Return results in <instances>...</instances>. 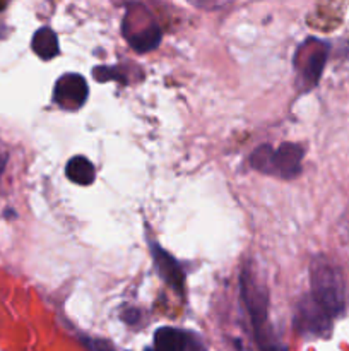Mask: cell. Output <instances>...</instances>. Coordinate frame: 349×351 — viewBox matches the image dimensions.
Segmentation results:
<instances>
[{
	"label": "cell",
	"mask_w": 349,
	"mask_h": 351,
	"mask_svg": "<svg viewBox=\"0 0 349 351\" xmlns=\"http://www.w3.org/2000/svg\"><path fill=\"white\" fill-rule=\"evenodd\" d=\"M123 319H125L129 324H133V322L137 321V311H129V315H123Z\"/></svg>",
	"instance_id": "5bb4252c"
},
{
	"label": "cell",
	"mask_w": 349,
	"mask_h": 351,
	"mask_svg": "<svg viewBox=\"0 0 349 351\" xmlns=\"http://www.w3.org/2000/svg\"><path fill=\"white\" fill-rule=\"evenodd\" d=\"M89 96L88 82L79 74H65L55 82L53 101L65 110H77Z\"/></svg>",
	"instance_id": "5b68a950"
},
{
	"label": "cell",
	"mask_w": 349,
	"mask_h": 351,
	"mask_svg": "<svg viewBox=\"0 0 349 351\" xmlns=\"http://www.w3.org/2000/svg\"><path fill=\"white\" fill-rule=\"evenodd\" d=\"M294 329L301 335L324 338L331 332L332 317L310 295V297H305L298 304L296 314H294Z\"/></svg>",
	"instance_id": "3957f363"
},
{
	"label": "cell",
	"mask_w": 349,
	"mask_h": 351,
	"mask_svg": "<svg viewBox=\"0 0 349 351\" xmlns=\"http://www.w3.org/2000/svg\"><path fill=\"white\" fill-rule=\"evenodd\" d=\"M92 348L94 351H115V348L106 341H92Z\"/></svg>",
	"instance_id": "4fadbf2b"
},
{
	"label": "cell",
	"mask_w": 349,
	"mask_h": 351,
	"mask_svg": "<svg viewBox=\"0 0 349 351\" xmlns=\"http://www.w3.org/2000/svg\"><path fill=\"white\" fill-rule=\"evenodd\" d=\"M327 60V45L318 40H308L296 55V71L303 89L315 88L320 81Z\"/></svg>",
	"instance_id": "277c9868"
},
{
	"label": "cell",
	"mask_w": 349,
	"mask_h": 351,
	"mask_svg": "<svg viewBox=\"0 0 349 351\" xmlns=\"http://www.w3.org/2000/svg\"><path fill=\"white\" fill-rule=\"evenodd\" d=\"M151 252H153V259L154 263H156V267L157 271H159L161 278H163L173 290L180 291L181 293L185 287V273L183 269H181L180 264L177 263V259L171 257L166 250L161 249L156 243H151Z\"/></svg>",
	"instance_id": "ba28073f"
},
{
	"label": "cell",
	"mask_w": 349,
	"mask_h": 351,
	"mask_svg": "<svg viewBox=\"0 0 349 351\" xmlns=\"http://www.w3.org/2000/svg\"><path fill=\"white\" fill-rule=\"evenodd\" d=\"M272 147L263 144V146L257 147L250 156V165L255 170L262 171V173L270 175V167H272Z\"/></svg>",
	"instance_id": "7c38bea8"
},
{
	"label": "cell",
	"mask_w": 349,
	"mask_h": 351,
	"mask_svg": "<svg viewBox=\"0 0 349 351\" xmlns=\"http://www.w3.org/2000/svg\"><path fill=\"white\" fill-rule=\"evenodd\" d=\"M156 351H205L204 343L197 335L177 328H159L154 335Z\"/></svg>",
	"instance_id": "8992f818"
},
{
	"label": "cell",
	"mask_w": 349,
	"mask_h": 351,
	"mask_svg": "<svg viewBox=\"0 0 349 351\" xmlns=\"http://www.w3.org/2000/svg\"><path fill=\"white\" fill-rule=\"evenodd\" d=\"M65 175L77 185H91L96 178V170L86 156H74L65 167Z\"/></svg>",
	"instance_id": "9c48e42d"
},
{
	"label": "cell",
	"mask_w": 349,
	"mask_h": 351,
	"mask_svg": "<svg viewBox=\"0 0 349 351\" xmlns=\"http://www.w3.org/2000/svg\"><path fill=\"white\" fill-rule=\"evenodd\" d=\"M311 297L327 311L332 319L346 308L344 280L339 267L325 256H315L310 263Z\"/></svg>",
	"instance_id": "7a4b0ae2"
},
{
	"label": "cell",
	"mask_w": 349,
	"mask_h": 351,
	"mask_svg": "<svg viewBox=\"0 0 349 351\" xmlns=\"http://www.w3.org/2000/svg\"><path fill=\"white\" fill-rule=\"evenodd\" d=\"M5 165H7V154L0 153V175H2L3 170H5Z\"/></svg>",
	"instance_id": "9a60e30c"
},
{
	"label": "cell",
	"mask_w": 349,
	"mask_h": 351,
	"mask_svg": "<svg viewBox=\"0 0 349 351\" xmlns=\"http://www.w3.org/2000/svg\"><path fill=\"white\" fill-rule=\"evenodd\" d=\"M3 7H5V0H0V10H2Z\"/></svg>",
	"instance_id": "2e32d148"
},
{
	"label": "cell",
	"mask_w": 349,
	"mask_h": 351,
	"mask_svg": "<svg viewBox=\"0 0 349 351\" xmlns=\"http://www.w3.org/2000/svg\"><path fill=\"white\" fill-rule=\"evenodd\" d=\"M31 47L38 57L43 58V60H50L58 55V38L50 27H41L34 33Z\"/></svg>",
	"instance_id": "30bf717a"
},
{
	"label": "cell",
	"mask_w": 349,
	"mask_h": 351,
	"mask_svg": "<svg viewBox=\"0 0 349 351\" xmlns=\"http://www.w3.org/2000/svg\"><path fill=\"white\" fill-rule=\"evenodd\" d=\"M303 147L294 143L281 144L272 151V167L270 175H277L281 178H296L301 173V161H303Z\"/></svg>",
	"instance_id": "52a82bcc"
},
{
	"label": "cell",
	"mask_w": 349,
	"mask_h": 351,
	"mask_svg": "<svg viewBox=\"0 0 349 351\" xmlns=\"http://www.w3.org/2000/svg\"><path fill=\"white\" fill-rule=\"evenodd\" d=\"M127 38L137 51H151L161 43V29L156 24H151L139 33L127 34Z\"/></svg>",
	"instance_id": "8fae6325"
},
{
	"label": "cell",
	"mask_w": 349,
	"mask_h": 351,
	"mask_svg": "<svg viewBox=\"0 0 349 351\" xmlns=\"http://www.w3.org/2000/svg\"><path fill=\"white\" fill-rule=\"evenodd\" d=\"M242 298L248 311L257 346L260 351H286L269 322V293L248 269L242 271Z\"/></svg>",
	"instance_id": "6da1fadb"
},
{
	"label": "cell",
	"mask_w": 349,
	"mask_h": 351,
	"mask_svg": "<svg viewBox=\"0 0 349 351\" xmlns=\"http://www.w3.org/2000/svg\"><path fill=\"white\" fill-rule=\"evenodd\" d=\"M146 351H156V350H154V348H147Z\"/></svg>",
	"instance_id": "e0dca14e"
}]
</instances>
